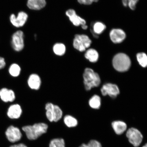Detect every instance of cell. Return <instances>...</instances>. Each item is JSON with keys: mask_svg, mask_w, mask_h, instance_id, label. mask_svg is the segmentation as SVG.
Masks as SVG:
<instances>
[{"mask_svg": "<svg viewBox=\"0 0 147 147\" xmlns=\"http://www.w3.org/2000/svg\"><path fill=\"white\" fill-rule=\"evenodd\" d=\"M48 128L47 125L45 123H40L32 125L24 126L22 130L25 133L28 139L29 140H34L47 133Z\"/></svg>", "mask_w": 147, "mask_h": 147, "instance_id": "cell-1", "label": "cell"}, {"mask_svg": "<svg viewBox=\"0 0 147 147\" xmlns=\"http://www.w3.org/2000/svg\"><path fill=\"white\" fill-rule=\"evenodd\" d=\"M84 83L87 90H90L92 88L98 87L100 83V76L93 69L86 68L83 75Z\"/></svg>", "mask_w": 147, "mask_h": 147, "instance_id": "cell-2", "label": "cell"}, {"mask_svg": "<svg viewBox=\"0 0 147 147\" xmlns=\"http://www.w3.org/2000/svg\"><path fill=\"white\" fill-rule=\"evenodd\" d=\"M113 63L114 68L120 72L128 71L131 65V61L129 57L122 53L115 55L113 58Z\"/></svg>", "mask_w": 147, "mask_h": 147, "instance_id": "cell-3", "label": "cell"}, {"mask_svg": "<svg viewBox=\"0 0 147 147\" xmlns=\"http://www.w3.org/2000/svg\"><path fill=\"white\" fill-rule=\"evenodd\" d=\"M91 43V40L87 36L76 34L73 40V45L75 49L83 52L90 46Z\"/></svg>", "mask_w": 147, "mask_h": 147, "instance_id": "cell-4", "label": "cell"}, {"mask_svg": "<svg viewBox=\"0 0 147 147\" xmlns=\"http://www.w3.org/2000/svg\"><path fill=\"white\" fill-rule=\"evenodd\" d=\"M126 136L129 142L135 147L139 146L142 142L143 136L140 131L136 128L129 129L126 132Z\"/></svg>", "mask_w": 147, "mask_h": 147, "instance_id": "cell-5", "label": "cell"}, {"mask_svg": "<svg viewBox=\"0 0 147 147\" xmlns=\"http://www.w3.org/2000/svg\"><path fill=\"white\" fill-rule=\"evenodd\" d=\"M12 47L15 51L19 52L24 47V34L22 31L18 30L12 35L11 41Z\"/></svg>", "mask_w": 147, "mask_h": 147, "instance_id": "cell-6", "label": "cell"}, {"mask_svg": "<svg viewBox=\"0 0 147 147\" xmlns=\"http://www.w3.org/2000/svg\"><path fill=\"white\" fill-rule=\"evenodd\" d=\"M5 135L9 142L14 143L21 139L22 134L19 128L11 125L7 128L5 132Z\"/></svg>", "mask_w": 147, "mask_h": 147, "instance_id": "cell-7", "label": "cell"}, {"mask_svg": "<svg viewBox=\"0 0 147 147\" xmlns=\"http://www.w3.org/2000/svg\"><path fill=\"white\" fill-rule=\"evenodd\" d=\"M28 16L26 13L21 11L18 13L17 16L14 14L11 15L10 21L12 24L15 27L19 28L23 27L26 23Z\"/></svg>", "mask_w": 147, "mask_h": 147, "instance_id": "cell-8", "label": "cell"}, {"mask_svg": "<svg viewBox=\"0 0 147 147\" xmlns=\"http://www.w3.org/2000/svg\"><path fill=\"white\" fill-rule=\"evenodd\" d=\"M101 91L103 96L108 95L113 98L116 97L119 93V89L117 86L110 83L107 84L103 86Z\"/></svg>", "mask_w": 147, "mask_h": 147, "instance_id": "cell-9", "label": "cell"}, {"mask_svg": "<svg viewBox=\"0 0 147 147\" xmlns=\"http://www.w3.org/2000/svg\"><path fill=\"white\" fill-rule=\"evenodd\" d=\"M66 15L74 25L76 26L86 24L85 20L77 15L75 11L73 9H69L66 12Z\"/></svg>", "mask_w": 147, "mask_h": 147, "instance_id": "cell-10", "label": "cell"}, {"mask_svg": "<svg viewBox=\"0 0 147 147\" xmlns=\"http://www.w3.org/2000/svg\"><path fill=\"white\" fill-rule=\"evenodd\" d=\"M110 37L112 42L115 43L122 42L126 38L125 33L122 29H114L110 33Z\"/></svg>", "mask_w": 147, "mask_h": 147, "instance_id": "cell-11", "label": "cell"}, {"mask_svg": "<svg viewBox=\"0 0 147 147\" xmlns=\"http://www.w3.org/2000/svg\"><path fill=\"white\" fill-rule=\"evenodd\" d=\"M0 98L5 102H12L15 100L16 95L12 90L3 88L0 90Z\"/></svg>", "mask_w": 147, "mask_h": 147, "instance_id": "cell-12", "label": "cell"}, {"mask_svg": "<svg viewBox=\"0 0 147 147\" xmlns=\"http://www.w3.org/2000/svg\"><path fill=\"white\" fill-rule=\"evenodd\" d=\"M22 113V110L19 104H13L8 108L7 115L10 119H18L21 117Z\"/></svg>", "mask_w": 147, "mask_h": 147, "instance_id": "cell-13", "label": "cell"}, {"mask_svg": "<svg viewBox=\"0 0 147 147\" xmlns=\"http://www.w3.org/2000/svg\"><path fill=\"white\" fill-rule=\"evenodd\" d=\"M28 84L31 89L38 90L41 87V78L38 75L36 74H33L29 76L28 80Z\"/></svg>", "mask_w": 147, "mask_h": 147, "instance_id": "cell-14", "label": "cell"}, {"mask_svg": "<svg viewBox=\"0 0 147 147\" xmlns=\"http://www.w3.org/2000/svg\"><path fill=\"white\" fill-rule=\"evenodd\" d=\"M46 5V0H27V6L32 10H41L45 8Z\"/></svg>", "mask_w": 147, "mask_h": 147, "instance_id": "cell-15", "label": "cell"}, {"mask_svg": "<svg viewBox=\"0 0 147 147\" xmlns=\"http://www.w3.org/2000/svg\"><path fill=\"white\" fill-rule=\"evenodd\" d=\"M113 127L115 133L121 135L126 131L127 126L125 122L121 121H115L112 123Z\"/></svg>", "mask_w": 147, "mask_h": 147, "instance_id": "cell-16", "label": "cell"}, {"mask_svg": "<svg viewBox=\"0 0 147 147\" xmlns=\"http://www.w3.org/2000/svg\"><path fill=\"white\" fill-rule=\"evenodd\" d=\"M54 105L50 102L48 103L45 105L46 116L48 119L51 122H54Z\"/></svg>", "mask_w": 147, "mask_h": 147, "instance_id": "cell-17", "label": "cell"}, {"mask_svg": "<svg viewBox=\"0 0 147 147\" xmlns=\"http://www.w3.org/2000/svg\"><path fill=\"white\" fill-rule=\"evenodd\" d=\"M85 58L92 62H95L98 60L99 55L97 51L95 49H91L86 51L85 55Z\"/></svg>", "mask_w": 147, "mask_h": 147, "instance_id": "cell-18", "label": "cell"}, {"mask_svg": "<svg viewBox=\"0 0 147 147\" xmlns=\"http://www.w3.org/2000/svg\"><path fill=\"white\" fill-rule=\"evenodd\" d=\"M106 28V26L103 23L100 22H97L93 26L92 32L95 38H98L97 34H100L104 32Z\"/></svg>", "mask_w": 147, "mask_h": 147, "instance_id": "cell-19", "label": "cell"}, {"mask_svg": "<svg viewBox=\"0 0 147 147\" xmlns=\"http://www.w3.org/2000/svg\"><path fill=\"white\" fill-rule=\"evenodd\" d=\"M66 50L65 45L62 43H57L53 46V51L55 54L58 56H63Z\"/></svg>", "mask_w": 147, "mask_h": 147, "instance_id": "cell-20", "label": "cell"}, {"mask_svg": "<svg viewBox=\"0 0 147 147\" xmlns=\"http://www.w3.org/2000/svg\"><path fill=\"white\" fill-rule=\"evenodd\" d=\"M64 123L68 127H73L78 124V121L74 117L70 115H67L64 118Z\"/></svg>", "mask_w": 147, "mask_h": 147, "instance_id": "cell-21", "label": "cell"}, {"mask_svg": "<svg viewBox=\"0 0 147 147\" xmlns=\"http://www.w3.org/2000/svg\"><path fill=\"white\" fill-rule=\"evenodd\" d=\"M90 106L95 109H98L101 105V99L98 95H94L90 99L89 101Z\"/></svg>", "mask_w": 147, "mask_h": 147, "instance_id": "cell-22", "label": "cell"}, {"mask_svg": "<svg viewBox=\"0 0 147 147\" xmlns=\"http://www.w3.org/2000/svg\"><path fill=\"white\" fill-rule=\"evenodd\" d=\"M21 71L20 66L16 63L11 64L9 67V72L11 76L14 77H17L19 76Z\"/></svg>", "mask_w": 147, "mask_h": 147, "instance_id": "cell-23", "label": "cell"}, {"mask_svg": "<svg viewBox=\"0 0 147 147\" xmlns=\"http://www.w3.org/2000/svg\"><path fill=\"white\" fill-rule=\"evenodd\" d=\"M49 147H65V142L62 138L53 139L49 143Z\"/></svg>", "mask_w": 147, "mask_h": 147, "instance_id": "cell-24", "label": "cell"}, {"mask_svg": "<svg viewBox=\"0 0 147 147\" xmlns=\"http://www.w3.org/2000/svg\"><path fill=\"white\" fill-rule=\"evenodd\" d=\"M138 62L143 67H146L147 65V57L144 53H139L137 55Z\"/></svg>", "mask_w": 147, "mask_h": 147, "instance_id": "cell-25", "label": "cell"}, {"mask_svg": "<svg viewBox=\"0 0 147 147\" xmlns=\"http://www.w3.org/2000/svg\"><path fill=\"white\" fill-rule=\"evenodd\" d=\"M54 110V122H57L61 119L63 115V112L59 106L55 105Z\"/></svg>", "mask_w": 147, "mask_h": 147, "instance_id": "cell-26", "label": "cell"}, {"mask_svg": "<svg viewBox=\"0 0 147 147\" xmlns=\"http://www.w3.org/2000/svg\"><path fill=\"white\" fill-rule=\"evenodd\" d=\"M87 144L89 147H102L101 143L95 140L90 141Z\"/></svg>", "mask_w": 147, "mask_h": 147, "instance_id": "cell-27", "label": "cell"}, {"mask_svg": "<svg viewBox=\"0 0 147 147\" xmlns=\"http://www.w3.org/2000/svg\"><path fill=\"white\" fill-rule=\"evenodd\" d=\"M139 0H128V5L132 10H134Z\"/></svg>", "mask_w": 147, "mask_h": 147, "instance_id": "cell-28", "label": "cell"}, {"mask_svg": "<svg viewBox=\"0 0 147 147\" xmlns=\"http://www.w3.org/2000/svg\"><path fill=\"white\" fill-rule=\"evenodd\" d=\"M78 2L81 4L90 5L93 3L92 0H78Z\"/></svg>", "mask_w": 147, "mask_h": 147, "instance_id": "cell-29", "label": "cell"}, {"mask_svg": "<svg viewBox=\"0 0 147 147\" xmlns=\"http://www.w3.org/2000/svg\"><path fill=\"white\" fill-rule=\"evenodd\" d=\"M6 65V62H5V59L0 56V70L4 68Z\"/></svg>", "mask_w": 147, "mask_h": 147, "instance_id": "cell-30", "label": "cell"}, {"mask_svg": "<svg viewBox=\"0 0 147 147\" xmlns=\"http://www.w3.org/2000/svg\"><path fill=\"white\" fill-rule=\"evenodd\" d=\"M10 147H27V146L23 143H20V144L12 145Z\"/></svg>", "mask_w": 147, "mask_h": 147, "instance_id": "cell-31", "label": "cell"}, {"mask_svg": "<svg viewBox=\"0 0 147 147\" xmlns=\"http://www.w3.org/2000/svg\"><path fill=\"white\" fill-rule=\"evenodd\" d=\"M123 5L125 7L128 6V0H122Z\"/></svg>", "mask_w": 147, "mask_h": 147, "instance_id": "cell-32", "label": "cell"}, {"mask_svg": "<svg viewBox=\"0 0 147 147\" xmlns=\"http://www.w3.org/2000/svg\"><path fill=\"white\" fill-rule=\"evenodd\" d=\"M82 28L84 30H86L88 28V26L86 24L82 26Z\"/></svg>", "mask_w": 147, "mask_h": 147, "instance_id": "cell-33", "label": "cell"}, {"mask_svg": "<svg viewBox=\"0 0 147 147\" xmlns=\"http://www.w3.org/2000/svg\"><path fill=\"white\" fill-rule=\"evenodd\" d=\"M79 147H89L88 146V144H82Z\"/></svg>", "mask_w": 147, "mask_h": 147, "instance_id": "cell-34", "label": "cell"}, {"mask_svg": "<svg viewBox=\"0 0 147 147\" xmlns=\"http://www.w3.org/2000/svg\"><path fill=\"white\" fill-rule=\"evenodd\" d=\"M92 1L93 2H97L99 0H92Z\"/></svg>", "mask_w": 147, "mask_h": 147, "instance_id": "cell-35", "label": "cell"}, {"mask_svg": "<svg viewBox=\"0 0 147 147\" xmlns=\"http://www.w3.org/2000/svg\"><path fill=\"white\" fill-rule=\"evenodd\" d=\"M142 147H147V144H146L144 146H142Z\"/></svg>", "mask_w": 147, "mask_h": 147, "instance_id": "cell-36", "label": "cell"}]
</instances>
